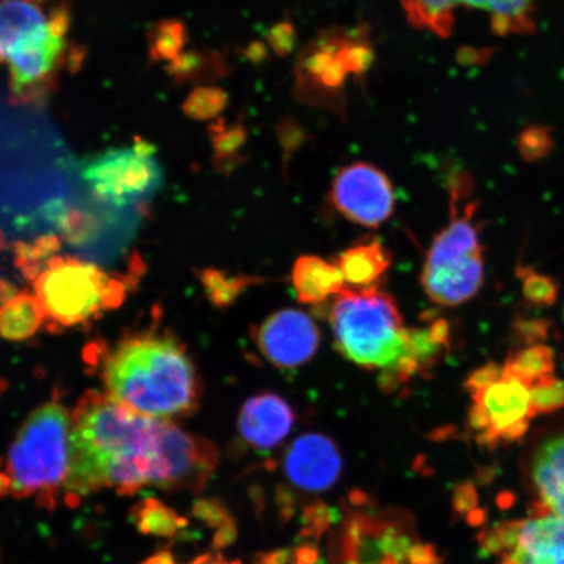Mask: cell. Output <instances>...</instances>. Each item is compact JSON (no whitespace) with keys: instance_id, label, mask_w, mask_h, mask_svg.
I'll list each match as a JSON object with an SVG mask.
<instances>
[{"instance_id":"obj_1","label":"cell","mask_w":564,"mask_h":564,"mask_svg":"<svg viewBox=\"0 0 564 564\" xmlns=\"http://www.w3.org/2000/svg\"><path fill=\"white\" fill-rule=\"evenodd\" d=\"M218 462L210 442L166 420L130 411L109 393L90 391L70 417V497L104 489L119 494L143 488L199 491Z\"/></svg>"},{"instance_id":"obj_2","label":"cell","mask_w":564,"mask_h":564,"mask_svg":"<svg viewBox=\"0 0 564 564\" xmlns=\"http://www.w3.org/2000/svg\"><path fill=\"white\" fill-rule=\"evenodd\" d=\"M102 379L110 397L147 417L171 421L199 405L200 382L192 358L174 337L127 336L105 359Z\"/></svg>"},{"instance_id":"obj_3","label":"cell","mask_w":564,"mask_h":564,"mask_svg":"<svg viewBox=\"0 0 564 564\" xmlns=\"http://www.w3.org/2000/svg\"><path fill=\"white\" fill-rule=\"evenodd\" d=\"M329 323L337 351L366 370L383 373L404 355L409 327L397 300L378 286L343 289Z\"/></svg>"},{"instance_id":"obj_4","label":"cell","mask_w":564,"mask_h":564,"mask_svg":"<svg viewBox=\"0 0 564 564\" xmlns=\"http://www.w3.org/2000/svg\"><path fill=\"white\" fill-rule=\"evenodd\" d=\"M463 181L451 187V220L430 246L421 273L430 301L444 307L474 299L485 278L481 232L475 223L477 203L464 202L468 185Z\"/></svg>"},{"instance_id":"obj_5","label":"cell","mask_w":564,"mask_h":564,"mask_svg":"<svg viewBox=\"0 0 564 564\" xmlns=\"http://www.w3.org/2000/svg\"><path fill=\"white\" fill-rule=\"evenodd\" d=\"M70 417L65 406L51 401L26 419L13 441L4 477L9 494L18 498L39 496L53 502L66 482L69 469Z\"/></svg>"},{"instance_id":"obj_6","label":"cell","mask_w":564,"mask_h":564,"mask_svg":"<svg viewBox=\"0 0 564 564\" xmlns=\"http://www.w3.org/2000/svg\"><path fill=\"white\" fill-rule=\"evenodd\" d=\"M35 297L54 326L74 327L97 319L122 305L123 281L109 276L95 264L75 258L47 260L34 279Z\"/></svg>"},{"instance_id":"obj_7","label":"cell","mask_w":564,"mask_h":564,"mask_svg":"<svg viewBox=\"0 0 564 564\" xmlns=\"http://www.w3.org/2000/svg\"><path fill=\"white\" fill-rule=\"evenodd\" d=\"M69 10L65 4L54 7L45 28L21 41L13 48L9 65L10 100L13 105H34L45 101L58 86L59 74L83 63L82 48L68 47Z\"/></svg>"},{"instance_id":"obj_8","label":"cell","mask_w":564,"mask_h":564,"mask_svg":"<svg viewBox=\"0 0 564 564\" xmlns=\"http://www.w3.org/2000/svg\"><path fill=\"white\" fill-rule=\"evenodd\" d=\"M154 153V145L138 139L130 148H116L89 160L83 180L97 199L118 208L133 206L164 185V172Z\"/></svg>"},{"instance_id":"obj_9","label":"cell","mask_w":564,"mask_h":564,"mask_svg":"<svg viewBox=\"0 0 564 564\" xmlns=\"http://www.w3.org/2000/svg\"><path fill=\"white\" fill-rule=\"evenodd\" d=\"M468 425L479 446L496 449L523 440L534 417L531 387L503 371L469 393Z\"/></svg>"},{"instance_id":"obj_10","label":"cell","mask_w":564,"mask_h":564,"mask_svg":"<svg viewBox=\"0 0 564 564\" xmlns=\"http://www.w3.org/2000/svg\"><path fill=\"white\" fill-rule=\"evenodd\" d=\"M334 564H412L405 521L392 512H355L329 542Z\"/></svg>"},{"instance_id":"obj_11","label":"cell","mask_w":564,"mask_h":564,"mask_svg":"<svg viewBox=\"0 0 564 564\" xmlns=\"http://www.w3.org/2000/svg\"><path fill=\"white\" fill-rule=\"evenodd\" d=\"M532 514L564 519V417L535 430L523 457Z\"/></svg>"},{"instance_id":"obj_12","label":"cell","mask_w":564,"mask_h":564,"mask_svg":"<svg viewBox=\"0 0 564 564\" xmlns=\"http://www.w3.org/2000/svg\"><path fill=\"white\" fill-rule=\"evenodd\" d=\"M329 196L338 214L365 228H378L390 220L397 204L391 180L368 162L343 167Z\"/></svg>"},{"instance_id":"obj_13","label":"cell","mask_w":564,"mask_h":564,"mask_svg":"<svg viewBox=\"0 0 564 564\" xmlns=\"http://www.w3.org/2000/svg\"><path fill=\"white\" fill-rule=\"evenodd\" d=\"M253 338L267 361L280 369L306 365L321 347V330L313 317L295 308L265 317Z\"/></svg>"},{"instance_id":"obj_14","label":"cell","mask_w":564,"mask_h":564,"mask_svg":"<svg viewBox=\"0 0 564 564\" xmlns=\"http://www.w3.org/2000/svg\"><path fill=\"white\" fill-rule=\"evenodd\" d=\"M449 345V323L443 317L429 319L421 327H409L404 355L391 370L379 373V387L386 393H394L414 379L430 376L446 356Z\"/></svg>"},{"instance_id":"obj_15","label":"cell","mask_w":564,"mask_h":564,"mask_svg":"<svg viewBox=\"0 0 564 564\" xmlns=\"http://www.w3.org/2000/svg\"><path fill=\"white\" fill-rule=\"evenodd\" d=\"M343 467V456L336 442L321 433L299 436L285 455L289 481L308 492L333 489L341 477Z\"/></svg>"},{"instance_id":"obj_16","label":"cell","mask_w":564,"mask_h":564,"mask_svg":"<svg viewBox=\"0 0 564 564\" xmlns=\"http://www.w3.org/2000/svg\"><path fill=\"white\" fill-rule=\"evenodd\" d=\"M294 422L291 404L276 393L264 392L246 401L238 429L251 447L268 451L276 448L291 434Z\"/></svg>"},{"instance_id":"obj_17","label":"cell","mask_w":564,"mask_h":564,"mask_svg":"<svg viewBox=\"0 0 564 564\" xmlns=\"http://www.w3.org/2000/svg\"><path fill=\"white\" fill-rule=\"evenodd\" d=\"M499 564H564V519L532 514L519 520L517 539Z\"/></svg>"},{"instance_id":"obj_18","label":"cell","mask_w":564,"mask_h":564,"mask_svg":"<svg viewBox=\"0 0 564 564\" xmlns=\"http://www.w3.org/2000/svg\"><path fill=\"white\" fill-rule=\"evenodd\" d=\"M292 282L297 300L305 305H319L336 297L345 285L340 268L316 256H302L295 260Z\"/></svg>"},{"instance_id":"obj_19","label":"cell","mask_w":564,"mask_h":564,"mask_svg":"<svg viewBox=\"0 0 564 564\" xmlns=\"http://www.w3.org/2000/svg\"><path fill=\"white\" fill-rule=\"evenodd\" d=\"M45 0H0V65L13 48L31 34L45 28L51 13L44 10Z\"/></svg>"},{"instance_id":"obj_20","label":"cell","mask_w":564,"mask_h":564,"mask_svg":"<svg viewBox=\"0 0 564 564\" xmlns=\"http://www.w3.org/2000/svg\"><path fill=\"white\" fill-rule=\"evenodd\" d=\"M336 264L350 289L377 288L391 265V253L382 242L372 239L349 247Z\"/></svg>"},{"instance_id":"obj_21","label":"cell","mask_w":564,"mask_h":564,"mask_svg":"<svg viewBox=\"0 0 564 564\" xmlns=\"http://www.w3.org/2000/svg\"><path fill=\"white\" fill-rule=\"evenodd\" d=\"M46 319L44 308L35 294L18 293L0 303V337L9 341H23L37 334Z\"/></svg>"},{"instance_id":"obj_22","label":"cell","mask_w":564,"mask_h":564,"mask_svg":"<svg viewBox=\"0 0 564 564\" xmlns=\"http://www.w3.org/2000/svg\"><path fill=\"white\" fill-rule=\"evenodd\" d=\"M503 371L523 380L529 387L554 376V350L545 344L527 345L506 359Z\"/></svg>"},{"instance_id":"obj_23","label":"cell","mask_w":564,"mask_h":564,"mask_svg":"<svg viewBox=\"0 0 564 564\" xmlns=\"http://www.w3.org/2000/svg\"><path fill=\"white\" fill-rule=\"evenodd\" d=\"M408 20L419 30L448 37L455 23L458 0H400Z\"/></svg>"},{"instance_id":"obj_24","label":"cell","mask_w":564,"mask_h":564,"mask_svg":"<svg viewBox=\"0 0 564 564\" xmlns=\"http://www.w3.org/2000/svg\"><path fill=\"white\" fill-rule=\"evenodd\" d=\"M535 0H458L471 9L488 12L494 30L500 33L523 32L531 26Z\"/></svg>"},{"instance_id":"obj_25","label":"cell","mask_w":564,"mask_h":564,"mask_svg":"<svg viewBox=\"0 0 564 564\" xmlns=\"http://www.w3.org/2000/svg\"><path fill=\"white\" fill-rule=\"evenodd\" d=\"M188 33L181 20L158 21L148 32V53L152 63H172L183 53Z\"/></svg>"},{"instance_id":"obj_26","label":"cell","mask_w":564,"mask_h":564,"mask_svg":"<svg viewBox=\"0 0 564 564\" xmlns=\"http://www.w3.org/2000/svg\"><path fill=\"white\" fill-rule=\"evenodd\" d=\"M204 291L210 303L217 307H228L259 279L232 276V274L208 268L200 273Z\"/></svg>"},{"instance_id":"obj_27","label":"cell","mask_w":564,"mask_h":564,"mask_svg":"<svg viewBox=\"0 0 564 564\" xmlns=\"http://www.w3.org/2000/svg\"><path fill=\"white\" fill-rule=\"evenodd\" d=\"M520 278L523 281L524 299L533 306L549 307L558 300V282L547 276V274L523 267L520 271Z\"/></svg>"},{"instance_id":"obj_28","label":"cell","mask_w":564,"mask_h":564,"mask_svg":"<svg viewBox=\"0 0 564 564\" xmlns=\"http://www.w3.org/2000/svg\"><path fill=\"white\" fill-rule=\"evenodd\" d=\"M225 104L227 96L220 89L202 87L188 95L182 109L187 117L204 121L217 116L225 108Z\"/></svg>"},{"instance_id":"obj_29","label":"cell","mask_w":564,"mask_h":564,"mask_svg":"<svg viewBox=\"0 0 564 564\" xmlns=\"http://www.w3.org/2000/svg\"><path fill=\"white\" fill-rule=\"evenodd\" d=\"M531 400L535 415L561 411L564 408V380L552 376L532 384Z\"/></svg>"},{"instance_id":"obj_30","label":"cell","mask_w":564,"mask_h":564,"mask_svg":"<svg viewBox=\"0 0 564 564\" xmlns=\"http://www.w3.org/2000/svg\"><path fill=\"white\" fill-rule=\"evenodd\" d=\"M182 524L174 512L154 500H148L139 513V525L147 533L172 534Z\"/></svg>"},{"instance_id":"obj_31","label":"cell","mask_w":564,"mask_h":564,"mask_svg":"<svg viewBox=\"0 0 564 564\" xmlns=\"http://www.w3.org/2000/svg\"><path fill=\"white\" fill-rule=\"evenodd\" d=\"M59 249L58 238L45 237L39 239L32 245H18V263L23 268L24 273H34V279L39 276L41 270L39 263L51 253Z\"/></svg>"},{"instance_id":"obj_32","label":"cell","mask_w":564,"mask_h":564,"mask_svg":"<svg viewBox=\"0 0 564 564\" xmlns=\"http://www.w3.org/2000/svg\"><path fill=\"white\" fill-rule=\"evenodd\" d=\"M302 520L306 527L302 529L301 538L315 540L317 542L321 540L323 533L327 532V529L335 524L336 513L333 509H329L327 505L317 500V502L305 507Z\"/></svg>"},{"instance_id":"obj_33","label":"cell","mask_w":564,"mask_h":564,"mask_svg":"<svg viewBox=\"0 0 564 564\" xmlns=\"http://www.w3.org/2000/svg\"><path fill=\"white\" fill-rule=\"evenodd\" d=\"M478 494L475 485L471 482H462L456 486L453 507L455 512L468 517L471 511L477 509Z\"/></svg>"},{"instance_id":"obj_34","label":"cell","mask_w":564,"mask_h":564,"mask_svg":"<svg viewBox=\"0 0 564 564\" xmlns=\"http://www.w3.org/2000/svg\"><path fill=\"white\" fill-rule=\"evenodd\" d=\"M242 133L239 129L224 130L217 129L214 133V145L217 156L228 158L241 147Z\"/></svg>"},{"instance_id":"obj_35","label":"cell","mask_w":564,"mask_h":564,"mask_svg":"<svg viewBox=\"0 0 564 564\" xmlns=\"http://www.w3.org/2000/svg\"><path fill=\"white\" fill-rule=\"evenodd\" d=\"M518 336L527 345L541 344L549 334V324L545 321H520L514 324Z\"/></svg>"},{"instance_id":"obj_36","label":"cell","mask_w":564,"mask_h":564,"mask_svg":"<svg viewBox=\"0 0 564 564\" xmlns=\"http://www.w3.org/2000/svg\"><path fill=\"white\" fill-rule=\"evenodd\" d=\"M197 517L206 520L210 525H220L230 520L225 507L218 502H200L196 506Z\"/></svg>"},{"instance_id":"obj_37","label":"cell","mask_w":564,"mask_h":564,"mask_svg":"<svg viewBox=\"0 0 564 564\" xmlns=\"http://www.w3.org/2000/svg\"><path fill=\"white\" fill-rule=\"evenodd\" d=\"M409 561L412 564H441L440 555L432 544H414L409 553Z\"/></svg>"},{"instance_id":"obj_38","label":"cell","mask_w":564,"mask_h":564,"mask_svg":"<svg viewBox=\"0 0 564 564\" xmlns=\"http://www.w3.org/2000/svg\"><path fill=\"white\" fill-rule=\"evenodd\" d=\"M319 561V550L315 542H303L292 552V564H316Z\"/></svg>"},{"instance_id":"obj_39","label":"cell","mask_w":564,"mask_h":564,"mask_svg":"<svg viewBox=\"0 0 564 564\" xmlns=\"http://www.w3.org/2000/svg\"><path fill=\"white\" fill-rule=\"evenodd\" d=\"M276 502L279 506V512L282 521L288 523L289 520L293 518L294 514V497L293 492L288 489L280 488L276 494Z\"/></svg>"},{"instance_id":"obj_40","label":"cell","mask_w":564,"mask_h":564,"mask_svg":"<svg viewBox=\"0 0 564 564\" xmlns=\"http://www.w3.org/2000/svg\"><path fill=\"white\" fill-rule=\"evenodd\" d=\"M237 539V528L235 521H227L220 528V531L216 534L215 538V546L216 547H225L229 546Z\"/></svg>"},{"instance_id":"obj_41","label":"cell","mask_w":564,"mask_h":564,"mask_svg":"<svg viewBox=\"0 0 564 564\" xmlns=\"http://www.w3.org/2000/svg\"><path fill=\"white\" fill-rule=\"evenodd\" d=\"M292 552L288 549L274 550L271 553L259 555L257 564H288L291 563Z\"/></svg>"},{"instance_id":"obj_42","label":"cell","mask_w":564,"mask_h":564,"mask_svg":"<svg viewBox=\"0 0 564 564\" xmlns=\"http://www.w3.org/2000/svg\"><path fill=\"white\" fill-rule=\"evenodd\" d=\"M192 564H242L241 561L228 562L221 554H206L197 558Z\"/></svg>"},{"instance_id":"obj_43","label":"cell","mask_w":564,"mask_h":564,"mask_svg":"<svg viewBox=\"0 0 564 564\" xmlns=\"http://www.w3.org/2000/svg\"><path fill=\"white\" fill-rule=\"evenodd\" d=\"M485 519H486V512L484 510H479V509L471 511L467 517L468 523L474 527L484 524Z\"/></svg>"}]
</instances>
